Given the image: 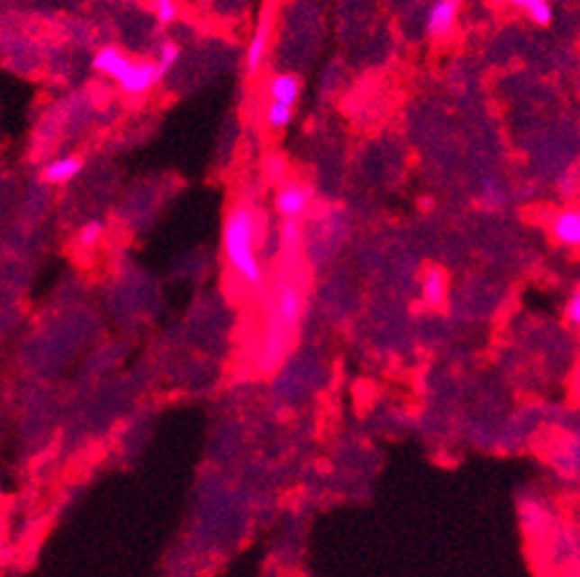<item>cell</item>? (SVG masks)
Wrapping results in <instances>:
<instances>
[{
	"mask_svg": "<svg viewBox=\"0 0 580 577\" xmlns=\"http://www.w3.org/2000/svg\"><path fill=\"white\" fill-rule=\"evenodd\" d=\"M257 212L250 203H239L227 212L222 231V249L224 259L236 275L252 286H259L264 282V270H261L259 257H257Z\"/></svg>",
	"mask_w": 580,
	"mask_h": 577,
	"instance_id": "6da1fadb",
	"label": "cell"
},
{
	"mask_svg": "<svg viewBox=\"0 0 580 577\" xmlns=\"http://www.w3.org/2000/svg\"><path fill=\"white\" fill-rule=\"evenodd\" d=\"M93 68L107 79L116 81L128 95H146L165 77L155 60H134L118 47L100 49L93 59Z\"/></svg>",
	"mask_w": 580,
	"mask_h": 577,
	"instance_id": "7a4b0ae2",
	"label": "cell"
},
{
	"mask_svg": "<svg viewBox=\"0 0 580 577\" xmlns=\"http://www.w3.org/2000/svg\"><path fill=\"white\" fill-rule=\"evenodd\" d=\"M304 312V293L298 292V286L292 282L283 284L276 293V302H273L271 312V330H268V345L267 354H283L287 349L289 333L296 329L298 319Z\"/></svg>",
	"mask_w": 580,
	"mask_h": 577,
	"instance_id": "3957f363",
	"label": "cell"
},
{
	"mask_svg": "<svg viewBox=\"0 0 580 577\" xmlns=\"http://www.w3.org/2000/svg\"><path fill=\"white\" fill-rule=\"evenodd\" d=\"M314 202V190L305 183H283L276 192V211L283 220H301Z\"/></svg>",
	"mask_w": 580,
	"mask_h": 577,
	"instance_id": "277c9868",
	"label": "cell"
},
{
	"mask_svg": "<svg viewBox=\"0 0 580 577\" xmlns=\"http://www.w3.org/2000/svg\"><path fill=\"white\" fill-rule=\"evenodd\" d=\"M271 38H273V19L271 14H264L257 22L255 31H252V38L248 42V49H245V69L250 75H257L264 63H267L268 49H271Z\"/></svg>",
	"mask_w": 580,
	"mask_h": 577,
	"instance_id": "5b68a950",
	"label": "cell"
},
{
	"mask_svg": "<svg viewBox=\"0 0 580 577\" xmlns=\"http://www.w3.org/2000/svg\"><path fill=\"white\" fill-rule=\"evenodd\" d=\"M460 5H463V0H435L426 16L428 35L430 38H444L447 32H451L456 22H458Z\"/></svg>",
	"mask_w": 580,
	"mask_h": 577,
	"instance_id": "8992f818",
	"label": "cell"
},
{
	"mask_svg": "<svg viewBox=\"0 0 580 577\" xmlns=\"http://www.w3.org/2000/svg\"><path fill=\"white\" fill-rule=\"evenodd\" d=\"M550 233L559 245L565 248H578L580 245V212L574 208L559 211L550 220Z\"/></svg>",
	"mask_w": 580,
	"mask_h": 577,
	"instance_id": "52a82bcc",
	"label": "cell"
},
{
	"mask_svg": "<svg viewBox=\"0 0 580 577\" xmlns=\"http://www.w3.org/2000/svg\"><path fill=\"white\" fill-rule=\"evenodd\" d=\"M84 169V159L77 155H65V158L51 159L42 169V178L49 185H65L69 180H75Z\"/></svg>",
	"mask_w": 580,
	"mask_h": 577,
	"instance_id": "ba28073f",
	"label": "cell"
},
{
	"mask_svg": "<svg viewBox=\"0 0 580 577\" xmlns=\"http://www.w3.org/2000/svg\"><path fill=\"white\" fill-rule=\"evenodd\" d=\"M298 97H301V79L296 75H292V72L276 75L268 81V100L296 106Z\"/></svg>",
	"mask_w": 580,
	"mask_h": 577,
	"instance_id": "9c48e42d",
	"label": "cell"
},
{
	"mask_svg": "<svg viewBox=\"0 0 580 577\" xmlns=\"http://www.w3.org/2000/svg\"><path fill=\"white\" fill-rule=\"evenodd\" d=\"M421 298L423 302L432 305V308H440L447 298V277H444L442 270H428L423 280H421Z\"/></svg>",
	"mask_w": 580,
	"mask_h": 577,
	"instance_id": "30bf717a",
	"label": "cell"
},
{
	"mask_svg": "<svg viewBox=\"0 0 580 577\" xmlns=\"http://www.w3.org/2000/svg\"><path fill=\"white\" fill-rule=\"evenodd\" d=\"M264 121L271 130L280 132V130L289 128L294 121V106L283 104V102H273L268 100L267 109H264Z\"/></svg>",
	"mask_w": 580,
	"mask_h": 577,
	"instance_id": "8fae6325",
	"label": "cell"
},
{
	"mask_svg": "<svg viewBox=\"0 0 580 577\" xmlns=\"http://www.w3.org/2000/svg\"><path fill=\"white\" fill-rule=\"evenodd\" d=\"M104 233H107V224L102 222V220H91V222H86L77 231V245L84 249L97 248L104 240Z\"/></svg>",
	"mask_w": 580,
	"mask_h": 577,
	"instance_id": "7c38bea8",
	"label": "cell"
},
{
	"mask_svg": "<svg viewBox=\"0 0 580 577\" xmlns=\"http://www.w3.org/2000/svg\"><path fill=\"white\" fill-rule=\"evenodd\" d=\"M150 10H153L155 22L160 26H169L178 19V0H150Z\"/></svg>",
	"mask_w": 580,
	"mask_h": 577,
	"instance_id": "4fadbf2b",
	"label": "cell"
},
{
	"mask_svg": "<svg viewBox=\"0 0 580 577\" xmlns=\"http://www.w3.org/2000/svg\"><path fill=\"white\" fill-rule=\"evenodd\" d=\"M178 60H181V47H178L176 42H171V40L162 42L160 49H158V60H155V63H158V68H160L162 72L167 75V72H169V69L174 68Z\"/></svg>",
	"mask_w": 580,
	"mask_h": 577,
	"instance_id": "5bb4252c",
	"label": "cell"
},
{
	"mask_svg": "<svg viewBox=\"0 0 580 577\" xmlns=\"http://www.w3.org/2000/svg\"><path fill=\"white\" fill-rule=\"evenodd\" d=\"M301 239H304V229H301V222L298 220H285L283 229H280V240L287 249H296L301 245Z\"/></svg>",
	"mask_w": 580,
	"mask_h": 577,
	"instance_id": "9a60e30c",
	"label": "cell"
},
{
	"mask_svg": "<svg viewBox=\"0 0 580 577\" xmlns=\"http://www.w3.org/2000/svg\"><path fill=\"white\" fill-rule=\"evenodd\" d=\"M525 14L534 26H550L555 12H553V5H550V0H543V3L534 5L532 10H527Z\"/></svg>",
	"mask_w": 580,
	"mask_h": 577,
	"instance_id": "2e32d148",
	"label": "cell"
},
{
	"mask_svg": "<svg viewBox=\"0 0 580 577\" xmlns=\"http://www.w3.org/2000/svg\"><path fill=\"white\" fill-rule=\"evenodd\" d=\"M565 321H569L571 326H578L580 323V293L574 292L571 298L565 305Z\"/></svg>",
	"mask_w": 580,
	"mask_h": 577,
	"instance_id": "e0dca14e",
	"label": "cell"
},
{
	"mask_svg": "<svg viewBox=\"0 0 580 577\" xmlns=\"http://www.w3.org/2000/svg\"><path fill=\"white\" fill-rule=\"evenodd\" d=\"M506 3H509L512 7H516V10L527 12V10H532L534 5H539V3H543V0H506Z\"/></svg>",
	"mask_w": 580,
	"mask_h": 577,
	"instance_id": "ac0fdd59",
	"label": "cell"
},
{
	"mask_svg": "<svg viewBox=\"0 0 580 577\" xmlns=\"http://www.w3.org/2000/svg\"><path fill=\"white\" fill-rule=\"evenodd\" d=\"M0 494H3V482H0Z\"/></svg>",
	"mask_w": 580,
	"mask_h": 577,
	"instance_id": "d6986e66",
	"label": "cell"
}]
</instances>
